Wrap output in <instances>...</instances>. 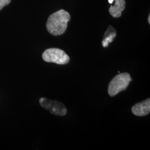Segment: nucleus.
<instances>
[{"mask_svg":"<svg viewBox=\"0 0 150 150\" xmlns=\"http://www.w3.org/2000/svg\"><path fill=\"white\" fill-rule=\"evenodd\" d=\"M70 13L64 10L54 12L49 16L46 23L48 32L54 36H59L64 34L70 21Z\"/></svg>","mask_w":150,"mask_h":150,"instance_id":"obj_1","label":"nucleus"},{"mask_svg":"<svg viewBox=\"0 0 150 150\" xmlns=\"http://www.w3.org/2000/svg\"><path fill=\"white\" fill-rule=\"evenodd\" d=\"M132 80L129 73L124 72L116 75L109 83L108 95L110 96H115L120 92L125 90Z\"/></svg>","mask_w":150,"mask_h":150,"instance_id":"obj_2","label":"nucleus"},{"mask_svg":"<svg viewBox=\"0 0 150 150\" xmlns=\"http://www.w3.org/2000/svg\"><path fill=\"white\" fill-rule=\"evenodd\" d=\"M42 59L47 62L66 64L70 62V57L64 51L59 48H51L46 50L42 54Z\"/></svg>","mask_w":150,"mask_h":150,"instance_id":"obj_3","label":"nucleus"},{"mask_svg":"<svg viewBox=\"0 0 150 150\" xmlns=\"http://www.w3.org/2000/svg\"><path fill=\"white\" fill-rule=\"evenodd\" d=\"M40 105L51 113L56 116H64L67 113V109L64 103L56 100H52L45 97L40 99Z\"/></svg>","mask_w":150,"mask_h":150,"instance_id":"obj_4","label":"nucleus"},{"mask_svg":"<svg viewBox=\"0 0 150 150\" xmlns=\"http://www.w3.org/2000/svg\"><path fill=\"white\" fill-rule=\"evenodd\" d=\"M132 112L137 116H145L149 115L150 112V98L135 104L132 107Z\"/></svg>","mask_w":150,"mask_h":150,"instance_id":"obj_5","label":"nucleus"},{"mask_svg":"<svg viewBox=\"0 0 150 150\" xmlns=\"http://www.w3.org/2000/svg\"><path fill=\"white\" fill-rule=\"evenodd\" d=\"M115 5L111 6L109 8V12L115 18H118L122 15V11L126 7L125 0H114Z\"/></svg>","mask_w":150,"mask_h":150,"instance_id":"obj_6","label":"nucleus"},{"mask_svg":"<svg viewBox=\"0 0 150 150\" xmlns=\"http://www.w3.org/2000/svg\"><path fill=\"white\" fill-rule=\"evenodd\" d=\"M116 35L117 32L115 29L111 26H110L103 36L102 41V46L103 47H108L109 43L112 42L113 41L114 38L116 36Z\"/></svg>","mask_w":150,"mask_h":150,"instance_id":"obj_7","label":"nucleus"},{"mask_svg":"<svg viewBox=\"0 0 150 150\" xmlns=\"http://www.w3.org/2000/svg\"><path fill=\"white\" fill-rule=\"evenodd\" d=\"M11 2V0H0V11L5 6L8 5Z\"/></svg>","mask_w":150,"mask_h":150,"instance_id":"obj_8","label":"nucleus"},{"mask_svg":"<svg viewBox=\"0 0 150 150\" xmlns=\"http://www.w3.org/2000/svg\"><path fill=\"white\" fill-rule=\"evenodd\" d=\"M108 2H109L110 4H112L113 2V1H114V0H108Z\"/></svg>","mask_w":150,"mask_h":150,"instance_id":"obj_9","label":"nucleus"},{"mask_svg":"<svg viewBox=\"0 0 150 150\" xmlns=\"http://www.w3.org/2000/svg\"><path fill=\"white\" fill-rule=\"evenodd\" d=\"M148 21H149V24L150 23V15H149V17H148Z\"/></svg>","mask_w":150,"mask_h":150,"instance_id":"obj_10","label":"nucleus"}]
</instances>
